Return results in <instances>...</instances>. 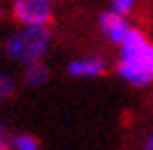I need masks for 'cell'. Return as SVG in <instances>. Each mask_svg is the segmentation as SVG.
Returning <instances> with one entry per match:
<instances>
[{"mask_svg":"<svg viewBox=\"0 0 153 150\" xmlns=\"http://www.w3.org/2000/svg\"><path fill=\"white\" fill-rule=\"evenodd\" d=\"M116 72L125 83L146 88L153 83V42L142 30L130 28V32L118 44Z\"/></svg>","mask_w":153,"mask_h":150,"instance_id":"6da1fadb","label":"cell"},{"mask_svg":"<svg viewBox=\"0 0 153 150\" xmlns=\"http://www.w3.org/2000/svg\"><path fill=\"white\" fill-rule=\"evenodd\" d=\"M49 49H51V30L49 26H21L7 39V56L19 65L44 62Z\"/></svg>","mask_w":153,"mask_h":150,"instance_id":"7a4b0ae2","label":"cell"},{"mask_svg":"<svg viewBox=\"0 0 153 150\" xmlns=\"http://www.w3.org/2000/svg\"><path fill=\"white\" fill-rule=\"evenodd\" d=\"M12 16L19 26H49L53 19V0H12Z\"/></svg>","mask_w":153,"mask_h":150,"instance_id":"3957f363","label":"cell"},{"mask_svg":"<svg viewBox=\"0 0 153 150\" xmlns=\"http://www.w3.org/2000/svg\"><path fill=\"white\" fill-rule=\"evenodd\" d=\"M97 26H100L102 37H105L107 42L116 44V46L123 42V37L130 32V28H132V26H130V21H128V16H125V14H121V12H114V10L100 14Z\"/></svg>","mask_w":153,"mask_h":150,"instance_id":"277c9868","label":"cell"},{"mask_svg":"<svg viewBox=\"0 0 153 150\" xmlns=\"http://www.w3.org/2000/svg\"><path fill=\"white\" fill-rule=\"evenodd\" d=\"M107 72V62L100 56H84V58H74L67 65V74L74 79H97Z\"/></svg>","mask_w":153,"mask_h":150,"instance_id":"5b68a950","label":"cell"},{"mask_svg":"<svg viewBox=\"0 0 153 150\" xmlns=\"http://www.w3.org/2000/svg\"><path fill=\"white\" fill-rule=\"evenodd\" d=\"M49 81V69L44 62H33V65H26L23 69V83L28 88H39Z\"/></svg>","mask_w":153,"mask_h":150,"instance_id":"8992f818","label":"cell"},{"mask_svg":"<svg viewBox=\"0 0 153 150\" xmlns=\"http://www.w3.org/2000/svg\"><path fill=\"white\" fill-rule=\"evenodd\" d=\"M10 148H14V150H37L39 141L33 134H16V136L10 139Z\"/></svg>","mask_w":153,"mask_h":150,"instance_id":"52a82bcc","label":"cell"},{"mask_svg":"<svg viewBox=\"0 0 153 150\" xmlns=\"http://www.w3.org/2000/svg\"><path fill=\"white\" fill-rule=\"evenodd\" d=\"M16 93V85L12 81V76L7 74H0V102H5V99H12Z\"/></svg>","mask_w":153,"mask_h":150,"instance_id":"ba28073f","label":"cell"},{"mask_svg":"<svg viewBox=\"0 0 153 150\" xmlns=\"http://www.w3.org/2000/svg\"><path fill=\"white\" fill-rule=\"evenodd\" d=\"M134 5H137V0H111V10L114 12H121V14H132Z\"/></svg>","mask_w":153,"mask_h":150,"instance_id":"9c48e42d","label":"cell"},{"mask_svg":"<svg viewBox=\"0 0 153 150\" xmlns=\"http://www.w3.org/2000/svg\"><path fill=\"white\" fill-rule=\"evenodd\" d=\"M5 148H10V136H7V132L0 127V150H5Z\"/></svg>","mask_w":153,"mask_h":150,"instance_id":"30bf717a","label":"cell"},{"mask_svg":"<svg viewBox=\"0 0 153 150\" xmlns=\"http://www.w3.org/2000/svg\"><path fill=\"white\" fill-rule=\"evenodd\" d=\"M146 148L153 150V132H151V136H149V141H146Z\"/></svg>","mask_w":153,"mask_h":150,"instance_id":"8fae6325","label":"cell"},{"mask_svg":"<svg viewBox=\"0 0 153 150\" xmlns=\"http://www.w3.org/2000/svg\"><path fill=\"white\" fill-rule=\"evenodd\" d=\"M0 14H2V5H0Z\"/></svg>","mask_w":153,"mask_h":150,"instance_id":"7c38bea8","label":"cell"}]
</instances>
